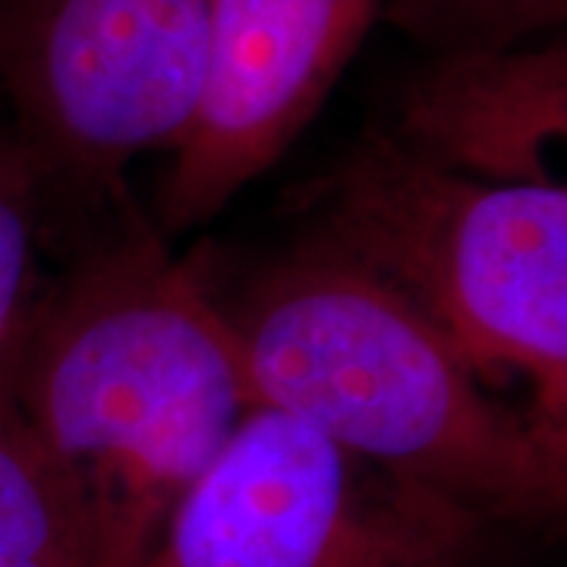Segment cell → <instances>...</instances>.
Returning <instances> with one entry per match:
<instances>
[{
	"mask_svg": "<svg viewBox=\"0 0 567 567\" xmlns=\"http://www.w3.org/2000/svg\"><path fill=\"white\" fill-rule=\"evenodd\" d=\"M391 133L451 171L551 181L567 162V29L429 61L401 92Z\"/></svg>",
	"mask_w": 567,
	"mask_h": 567,
	"instance_id": "obj_7",
	"label": "cell"
},
{
	"mask_svg": "<svg viewBox=\"0 0 567 567\" xmlns=\"http://www.w3.org/2000/svg\"><path fill=\"white\" fill-rule=\"evenodd\" d=\"M44 167L20 136H0V372L13 363L39 303Z\"/></svg>",
	"mask_w": 567,
	"mask_h": 567,
	"instance_id": "obj_10",
	"label": "cell"
},
{
	"mask_svg": "<svg viewBox=\"0 0 567 567\" xmlns=\"http://www.w3.org/2000/svg\"><path fill=\"white\" fill-rule=\"evenodd\" d=\"M13 391L92 511L102 567L140 565L256 406L224 303L148 227L39 297Z\"/></svg>",
	"mask_w": 567,
	"mask_h": 567,
	"instance_id": "obj_1",
	"label": "cell"
},
{
	"mask_svg": "<svg viewBox=\"0 0 567 567\" xmlns=\"http://www.w3.org/2000/svg\"><path fill=\"white\" fill-rule=\"evenodd\" d=\"M486 527L256 404L136 567H466Z\"/></svg>",
	"mask_w": 567,
	"mask_h": 567,
	"instance_id": "obj_4",
	"label": "cell"
},
{
	"mask_svg": "<svg viewBox=\"0 0 567 567\" xmlns=\"http://www.w3.org/2000/svg\"><path fill=\"white\" fill-rule=\"evenodd\" d=\"M309 240L423 312L567 480V181H492L372 130L306 189ZM507 404V401H505Z\"/></svg>",
	"mask_w": 567,
	"mask_h": 567,
	"instance_id": "obj_3",
	"label": "cell"
},
{
	"mask_svg": "<svg viewBox=\"0 0 567 567\" xmlns=\"http://www.w3.org/2000/svg\"><path fill=\"white\" fill-rule=\"evenodd\" d=\"M379 13L382 0H208L203 95L162 186L167 234L215 218L281 158Z\"/></svg>",
	"mask_w": 567,
	"mask_h": 567,
	"instance_id": "obj_6",
	"label": "cell"
},
{
	"mask_svg": "<svg viewBox=\"0 0 567 567\" xmlns=\"http://www.w3.org/2000/svg\"><path fill=\"white\" fill-rule=\"evenodd\" d=\"M385 17L439 58L517 48L567 29V0H388Z\"/></svg>",
	"mask_w": 567,
	"mask_h": 567,
	"instance_id": "obj_9",
	"label": "cell"
},
{
	"mask_svg": "<svg viewBox=\"0 0 567 567\" xmlns=\"http://www.w3.org/2000/svg\"><path fill=\"white\" fill-rule=\"evenodd\" d=\"M0 567H102L92 511L22 413L13 363L0 372Z\"/></svg>",
	"mask_w": 567,
	"mask_h": 567,
	"instance_id": "obj_8",
	"label": "cell"
},
{
	"mask_svg": "<svg viewBox=\"0 0 567 567\" xmlns=\"http://www.w3.org/2000/svg\"><path fill=\"white\" fill-rule=\"evenodd\" d=\"M224 312L256 404L486 524L567 527V480L520 413L375 271L306 240Z\"/></svg>",
	"mask_w": 567,
	"mask_h": 567,
	"instance_id": "obj_2",
	"label": "cell"
},
{
	"mask_svg": "<svg viewBox=\"0 0 567 567\" xmlns=\"http://www.w3.org/2000/svg\"><path fill=\"white\" fill-rule=\"evenodd\" d=\"M208 0H0V85L44 174L111 189L196 114Z\"/></svg>",
	"mask_w": 567,
	"mask_h": 567,
	"instance_id": "obj_5",
	"label": "cell"
}]
</instances>
